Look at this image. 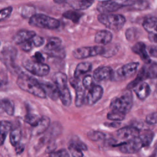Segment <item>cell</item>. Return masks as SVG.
Wrapping results in <instances>:
<instances>
[{"label":"cell","mask_w":157,"mask_h":157,"mask_svg":"<svg viewBox=\"0 0 157 157\" xmlns=\"http://www.w3.org/2000/svg\"><path fill=\"white\" fill-rule=\"evenodd\" d=\"M105 48L100 45L91 47H82L75 48L72 52L73 56L78 59L87 58L97 55H102L104 53Z\"/></svg>","instance_id":"cell-8"},{"label":"cell","mask_w":157,"mask_h":157,"mask_svg":"<svg viewBox=\"0 0 157 157\" xmlns=\"http://www.w3.org/2000/svg\"><path fill=\"white\" fill-rule=\"evenodd\" d=\"M113 71L109 66H101L98 67L93 72V78L96 82H103L111 79Z\"/></svg>","instance_id":"cell-15"},{"label":"cell","mask_w":157,"mask_h":157,"mask_svg":"<svg viewBox=\"0 0 157 157\" xmlns=\"http://www.w3.org/2000/svg\"><path fill=\"white\" fill-rule=\"evenodd\" d=\"M31 40L32 41V43H33L34 47H40L44 43V38H42V37H40L39 36H37V35L34 36Z\"/></svg>","instance_id":"cell-44"},{"label":"cell","mask_w":157,"mask_h":157,"mask_svg":"<svg viewBox=\"0 0 157 157\" xmlns=\"http://www.w3.org/2000/svg\"><path fill=\"white\" fill-rule=\"evenodd\" d=\"M139 35L137 29L135 28H128L125 32V36L128 41H134Z\"/></svg>","instance_id":"cell-37"},{"label":"cell","mask_w":157,"mask_h":157,"mask_svg":"<svg viewBox=\"0 0 157 157\" xmlns=\"http://www.w3.org/2000/svg\"><path fill=\"white\" fill-rule=\"evenodd\" d=\"M132 105V94L129 90H127L124 93L112 99L110 108L112 110L126 114L131 110Z\"/></svg>","instance_id":"cell-2"},{"label":"cell","mask_w":157,"mask_h":157,"mask_svg":"<svg viewBox=\"0 0 157 157\" xmlns=\"http://www.w3.org/2000/svg\"><path fill=\"white\" fill-rule=\"evenodd\" d=\"M139 134V129L133 126L123 127L116 131V136L117 137L121 140H124L126 141H128L135 137H137Z\"/></svg>","instance_id":"cell-12"},{"label":"cell","mask_w":157,"mask_h":157,"mask_svg":"<svg viewBox=\"0 0 157 157\" xmlns=\"http://www.w3.org/2000/svg\"><path fill=\"white\" fill-rule=\"evenodd\" d=\"M3 84H4V83H3V82H2V80H1V79H0V89L2 87V86H3Z\"/></svg>","instance_id":"cell-49"},{"label":"cell","mask_w":157,"mask_h":157,"mask_svg":"<svg viewBox=\"0 0 157 157\" xmlns=\"http://www.w3.org/2000/svg\"><path fill=\"white\" fill-rule=\"evenodd\" d=\"M93 78L90 75H86L82 80V86L85 89L90 90L93 86Z\"/></svg>","instance_id":"cell-40"},{"label":"cell","mask_w":157,"mask_h":157,"mask_svg":"<svg viewBox=\"0 0 157 157\" xmlns=\"http://www.w3.org/2000/svg\"><path fill=\"white\" fill-rule=\"evenodd\" d=\"M148 2L144 1H134L133 3L131 6V7H132V9L140 10L145 9L148 7Z\"/></svg>","instance_id":"cell-38"},{"label":"cell","mask_w":157,"mask_h":157,"mask_svg":"<svg viewBox=\"0 0 157 157\" xmlns=\"http://www.w3.org/2000/svg\"><path fill=\"white\" fill-rule=\"evenodd\" d=\"M33 58H34V59H33V60H34L38 63H44V61L45 60L44 56L39 52H36L35 53V54L34 55V56H33Z\"/></svg>","instance_id":"cell-46"},{"label":"cell","mask_w":157,"mask_h":157,"mask_svg":"<svg viewBox=\"0 0 157 157\" xmlns=\"http://www.w3.org/2000/svg\"><path fill=\"white\" fill-rule=\"evenodd\" d=\"M98 20L106 28L113 31L120 30L126 22L125 17L121 14L101 13L98 16Z\"/></svg>","instance_id":"cell-3"},{"label":"cell","mask_w":157,"mask_h":157,"mask_svg":"<svg viewBox=\"0 0 157 157\" xmlns=\"http://www.w3.org/2000/svg\"><path fill=\"white\" fill-rule=\"evenodd\" d=\"M104 90L100 85H93L88 91L87 95L85 97L86 104L93 105L95 104L99 100L101 99L103 95Z\"/></svg>","instance_id":"cell-13"},{"label":"cell","mask_w":157,"mask_h":157,"mask_svg":"<svg viewBox=\"0 0 157 157\" xmlns=\"http://www.w3.org/2000/svg\"><path fill=\"white\" fill-rule=\"evenodd\" d=\"M142 26L149 34V39L153 42L157 43V17L147 18L144 20Z\"/></svg>","instance_id":"cell-10"},{"label":"cell","mask_w":157,"mask_h":157,"mask_svg":"<svg viewBox=\"0 0 157 157\" xmlns=\"http://www.w3.org/2000/svg\"><path fill=\"white\" fill-rule=\"evenodd\" d=\"M21 138V131L20 128H17L11 131L10 133V142L13 146H16L20 144Z\"/></svg>","instance_id":"cell-32"},{"label":"cell","mask_w":157,"mask_h":157,"mask_svg":"<svg viewBox=\"0 0 157 157\" xmlns=\"http://www.w3.org/2000/svg\"><path fill=\"white\" fill-rule=\"evenodd\" d=\"M112 37V34L109 31L101 30L95 34L94 42L99 44L106 45L111 42Z\"/></svg>","instance_id":"cell-21"},{"label":"cell","mask_w":157,"mask_h":157,"mask_svg":"<svg viewBox=\"0 0 157 157\" xmlns=\"http://www.w3.org/2000/svg\"><path fill=\"white\" fill-rule=\"evenodd\" d=\"M88 138L92 141H100L102 140H105L107 137V134L99 131H90L87 133Z\"/></svg>","instance_id":"cell-33"},{"label":"cell","mask_w":157,"mask_h":157,"mask_svg":"<svg viewBox=\"0 0 157 157\" xmlns=\"http://www.w3.org/2000/svg\"><path fill=\"white\" fill-rule=\"evenodd\" d=\"M36 35V33L34 31H29L25 29L20 30L13 36L12 40L13 43H15V44L21 45L24 42L30 40Z\"/></svg>","instance_id":"cell-18"},{"label":"cell","mask_w":157,"mask_h":157,"mask_svg":"<svg viewBox=\"0 0 157 157\" xmlns=\"http://www.w3.org/2000/svg\"><path fill=\"white\" fill-rule=\"evenodd\" d=\"M17 51L12 45L4 46L0 52V61L9 69V71L16 72L18 71L15 65V61L17 56Z\"/></svg>","instance_id":"cell-6"},{"label":"cell","mask_w":157,"mask_h":157,"mask_svg":"<svg viewBox=\"0 0 157 157\" xmlns=\"http://www.w3.org/2000/svg\"><path fill=\"white\" fill-rule=\"evenodd\" d=\"M39 83L46 96L53 101L59 98V90L53 83L50 82H39Z\"/></svg>","instance_id":"cell-17"},{"label":"cell","mask_w":157,"mask_h":157,"mask_svg":"<svg viewBox=\"0 0 157 157\" xmlns=\"http://www.w3.org/2000/svg\"><path fill=\"white\" fill-rule=\"evenodd\" d=\"M75 90V105L77 107H80L84 104L85 101V89L82 85H80Z\"/></svg>","instance_id":"cell-26"},{"label":"cell","mask_w":157,"mask_h":157,"mask_svg":"<svg viewBox=\"0 0 157 157\" xmlns=\"http://www.w3.org/2000/svg\"><path fill=\"white\" fill-rule=\"evenodd\" d=\"M145 122L150 125L157 124V112L148 114L145 118Z\"/></svg>","instance_id":"cell-43"},{"label":"cell","mask_w":157,"mask_h":157,"mask_svg":"<svg viewBox=\"0 0 157 157\" xmlns=\"http://www.w3.org/2000/svg\"><path fill=\"white\" fill-rule=\"evenodd\" d=\"M31 39L20 45V47L22 50L25 52H29L33 49V48L34 47V45Z\"/></svg>","instance_id":"cell-45"},{"label":"cell","mask_w":157,"mask_h":157,"mask_svg":"<svg viewBox=\"0 0 157 157\" xmlns=\"http://www.w3.org/2000/svg\"><path fill=\"white\" fill-rule=\"evenodd\" d=\"M139 65L137 62H132L122 66L115 71H113L111 80L120 82L132 77L136 73Z\"/></svg>","instance_id":"cell-5"},{"label":"cell","mask_w":157,"mask_h":157,"mask_svg":"<svg viewBox=\"0 0 157 157\" xmlns=\"http://www.w3.org/2000/svg\"><path fill=\"white\" fill-rule=\"evenodd\" d=\"M92 64L90 62H81L77 64L74 73V77L78 78L81 75L90 72L91 70Z\"/></svg>","instance_id":"cell-24"},{"label":"cell","mask_w":157,"mask_h":157,"mask_svg":"<svg viewBox=\"0 0 157 157\" xmlns=\"http://www.w3.org/2000/svg\"><path fill=\"white\" fill-rule=\"evenodd\" d=\"M146 78H157V63H150L147 67H144Z\"/></svg>","instance_id":"cell-31"},{"label":"cell","mask_w":157,"mask_h":157,"mask_svg":"<svg viewBox=\"0 0 157 157\" xmlns=\"http://www.w3.org/2000/svg\"><path fill=\"white\" fill-rule=\"evenodd\" d=\"M83 13H81V12H80L77 10H67V11L64 12L63 14V15L64 18L71 20L72 22H74L75 23H78L79 20L80 19V18L83 16Z\"/></svg>","instance_id":"cell-30"},{"label":"cell","mask_w":157,"mask_h":157,"mask_svg":"<svg viewBox=\"0 0 157 157\" xmlns=\"http://www.w3.org/2000/svg\"><path fill=\"white\" fill-rule=\"evenodd\" d=\"M94 3V1L88 0H75L69 2L70 6L75 10H85L89 8Z\"/></svg>","instance_id":"cell-25"},{"label":"cell","mask_w":157,"mask_h":157,"mask_svg":"<svg viewBox=\"0 0 157 157\" xmlns=\"http://www.w3.org/2000/svg\"><path fill=\"white\" fill-rule=\"evenodd\" d=\"M61 42L62 41L61 39H59V37H50L48 40L44 48V52H45L47 54H48V53H50L52 52L58 50V48H61Z\"/></svg>","instance_id":"cell-23"},{"label":"cell","mask_w":157,"mask_h":157,"mask_svg":"<svg viewBox=\"0 0 157 157\" xmlns=\"http://www.w3.org/2000/svg\"><path fill=\"white\" fill-rule=\"evenodd\" d=\"M34 8L32 6H24L21 10V14L24 18H31L34 15Z\"/></svg>","instance_id":"cell-39"},{"label":"cell","mask_w":157,"mask_h":157,"mask_svg":"<svg viewBox=\"0 0 157 157\" xmlns=\"http://www.w3.org/2000/svg\"><path fill=\"white\" fill-rule=\"evenodd\" d=\"M59 98L64 106L68 107L71 105L72 101V96L67 87L59 90Z\"/></svg>","instance_id":"cell-28"},{"label":"cell","mask_w":157,"mask_h":157,"mask_svg":"<svg viewBox=\"0 0 157 157\" xmlns=\"http://www.w3.org/2000/svg\"><path fill=\"white\" fill-rule=\"evenodd\" d=\"M0 45H1V42H0Z\"/></svg>","instance_id":"cell-50"},{"label":"cell","mask_w":157,"mask_h":157,"mask_svg":"<svg viewBox=\"0 0 157 157\" xmlns=\"http://www.w3.org/2000/svg\"><path fill=\"white\" fill-rule=\"evenodd\" d=\"M49 157H70V155L66 149H60L50 153Z\"/></svg>","instance_id":"cell-41"},{"label":"cell","mask_w":157,"mask_h":157,"mask_svg":"<svg viewBox=\"0 0 157 157\" xmlns=\"http://www.w3.org/2000/svg\"><path fill=\"white\" fill-rule=\"evenodd\" d=\"M123 7L121 1H99L96 6L98 12L101 13H107L118 10Z\"/></svg>","instance_id":"cell-11"},{"label":"cell","mask_w":157,"mask_h":157,"mask_svg":"<svg viewBox=\"0 0 157 157\" xmlns=\"http://www.w3.org/2000/svg\"><path fill=\"white\" fill-rule=\"evenodd\" d=\"M134 91L137 97L140 100L145 99L150 94V87L146 82H141L134 88Z\"/></svg>","instance_id":"cell-20"},{"label":"cell","mask_w":157,"mask_h":157,"mask_svg":"<svg viewBox=\"0 0 157 157\" xmlns=\"http://www.w3.org/2000/svg\"><path fill=\"white\" fill-rule=\"evenodd\" d=\"M125 117H126V114L121 113L120 112L114 111V110H112V112H109L107 115V117L109 120L113 121H116V122H118L123 120L125 118Z\"/></svg>","instance_id":"cell-35"},{"label":"cell","mask_w":157,"mask_h":157,"mask_svg":"<svg viewBox=\"0 0 157 157\" xmlns=\"http://www.w3.org/2000/svg\"><path fill=\"white\" fill-rule=\"evenodd\" d=\"M40 119V117L36 114L28 113L25 116L24 121L26 123H28V124H30L31 126H32L33 127H34L37 124V123L39 122Z\"/></svg>","instance_id":"cell-36"},{"label":"cell","mask_w":157,"mask_h":157,"mask_svg":"<svg viewBox=\"0 0 157 157\" xmlns=\"http://www.w3.org/2000/svg\"><path fill=\"white\" fill-rule=\"evenodd\" d=\"M132 51L136 55H139L144 63L149 64L151 63L150 56L147 52L146 45L142 42L136 43L132 47Z\"/></svg>","instance_id":"cell-16"},{"label":"cell","mask_w":157,"mask_h":157,"mask_svg":"<svg viewBox=\"0 0 157 157\" xmlns=\"http://www.w3.org/2000/svg\"><path fill=\"white\" fill-rule=\"evenodd\" d=\"M116 146L118 147L119 150L121 152L126 154L137 153L142 148L144 147V145L139 136H137V137H135L128 141H126L120 143V144H117Z\"/></svg>","instance_id":"cell-9"},{"label":"cell","mask_w":157,"mask_h":157,"mask_svg":"<svg viewBox=\"0 0 157 157\" xmlns=\"http://www.w3.org/2000/svg\"><path fill=\"white\" fill-rule=\"evenodd\" d=\"M29 24L33 26L48 29H56L60 25L57 19L42 13L33 15L29 18Z\"/></svg>","instance_id":"cell-4"},{"label":"cell","mask_w":157,"mask_h":157,"mask_svg":"<svg viewBox=\"0 0 157 157\" xmlns=\"http://www.w3.org/2000/svg\"><path fill=\"white\" fill-rule=\"evenodd\" d=\"M12 127L11 123L8 121H0V146L3 144L7 133Z\"/></svg>","instance_id":"cell-29"},{"label":"cell","mask_w":157,"mask_h":157,"mask_svg":"<svg viewBox=\"0 0 157 157\" xmlns=\"http://www.w3.org/2000/svg\"><path fill=\"white\" fill-rule=\"evenodd\" d=\"M12 7H7L0 10V21H3L10 17L12 12Z\"/></svg>","instance_id":"cell-42"},{"label":"cell","mask_w":157,"mask_h":157,"mask_svg":"<svg viewBox=\"0 0 157 157\" xmlns=\"http://www.w3.org/2000/svg\"><path fill=\"white\" fill-rule=\"evenodd\" d=\"M105 125L109 126V127H112V128H117L120 125V123L119 122H112V123H105Z\"/></svg>","instance_id":"cell-48"},{"label":"cell","mask_w":157,"mask_h":157,"mask_svg":"<svg viewBox=\"0 0 157 157\" xmlns=\"http://www.w3.org/2000/svg\"><path fill=\"white\" fill-rule=\"evenodd\" d=\"M52 80L53 83L57 86L58 90L67 87V75L63 72H58L55 73L52 77Z\"/></svg>","instance_id":"cell-22"},{"label":"cell","mask_w":157,"mask_h":157,"mask_svg":"<svg viewBox=\"0 0 157 157\" xmlns=\"http://www.w3.org/2000/svg\"><path fill=\"white\" fill-rule=\"evenodd\" d=\"M17 84L22 90L28 92L37 97L42 99L47 97L39 82L26 74L22 73L19 74L17 80Z\"/></svg>","instance_id":"cell-1"},{"label":"cell","mask_w":157,"mask_h":157,"mask_svg":"<svg viewBox=\"0 0 157 157\" xmlns=\"http://www.w3.org/2000/svg\"><path fill=\"white\" fill-rule=\"evenodd\" d=\"M50 123V120L48 117L46 116H43L40 117V120L37 124L33 127L31 130V134L33 136H37L43 132H44L49 127Z\"/></svg>","instance_id":"cell-19"},{"label":"cell","mask_w":157,"mask_h":157,"mask_svg":"<svg viewBox=\"0 0 157 157\" xmlns=\"http://www.w3.org/2000/svg\"><path fill=\"white\" fill-rule=\"evenodd\" d=\"M6 112L9 115H12L14 112V106L12 102L8 99H0V113Z\"/></svg>","instance_id":"cell-27"},{"label":"cell","mask_w":157,"mask_h":157,"mask_svg":"<svg viewBox=\"0 0 157 157\" xmlns=\"http://www.w3.org/2000/svg\"><path fill=\"white\" fill-rule=\"evenodd\" d=\"M25 148V147L23 145V144H18L17 145L15 146V151H16V153H18V154H20L21 153L23 152V150Z\"/></svg>","instance_id":"cell-47"},{"label":"cell","mask_w":157,"mask_h":157,"mask_svg":"<svg viewBox=\"0 0 157 157\" xmlns=\"http://www.w3.org/2000/svg\"><path fill=\"white\" fill-rule=\"evenodd\" d=\"M68 149L72 157H83V151L87 150L88 148L82 141L74 140L69 143Z\"/></svg>","instance_id":"cell-14"},{"label":"cell","mask_w":157,"mask_h":157,"mask_svg":"<svg viewBox=\"0 0 157 157\" xmlns=\"http://www.w3.org/2000/svg\"><path fill=\"white\" fill-rule=\"evenodd\" d=\"M139 136L140 138L144 147H147L150 145L151 142H152L154 134L151 131H145L144 132H142V133L140 132V134Z\"/></svg>","instance_id":"cell-34"},{"label":"cell","mask_w":157,"mask_h":157,"mask_svg":"<svg viewBox=\"0 0 157 157\" xmlns=\"http://www.w3.org/2000/svg\"><path fill=\"white\" fill-rule=\"evenodd\" d=\"M22 64L28 72L36 76H45L50 72V67L47 64L38 63L31 59H24Z\"/></svg>","instance_id":"cell-7"}]
</instances>
